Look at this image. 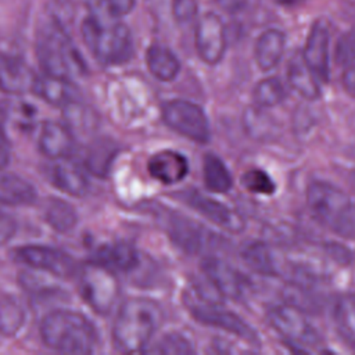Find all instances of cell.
Returning <instances> with one entry per match:
<instances>
[{
    "mask_svg": "<svg viewBox=\"0 0 355 355\" xmlns=\"http://www.w3.org/2000/svg\"><path fill=\"white\" fill-rule=\"evenodd\" d=\"M287 79L290 86L306 100H316L320 96L319 80L305 64L302 55H294L287 68Z\"/></svg>",
    "mask_w": 355,
    "mask_h": 355,
    "instance_id": "cell-22",
    "label": "cell"
},
{
    "mask_svg": "<svg viewBox=\"0 0 355 355\" xmlns=\"http://www.w3.org/2000/svg\"><path fill=\"white\" fill-rule=\"evenodd\" d=\"M146 61L153 76L164 82L175 79L180 71V62L176 55L159 44H154L147 50Z\"/></svg>",
    "mask_w": 355,
    "mask_h": 355,
    "instance_id": "cell-24",
    "label": "cell"
},
{
    "mask_svg": "<svg viewBox=\"0 0 355 355\" xmlns=\"http://www.w3.org/2000/svg\"><path fill=\"white\" fill-rule=\"evenodd\" d=\"M245 132L254 139H266L273 132L275 121L261 108H248L243 118Z\"/></svg>",
    "mask_w": 355,
    "mask_h": 355,
    "instance_id": "cell-32",
    "label": "cell"
},
{
    "mask_svg": "<svg viewBox=\"0 0 355 355\" xmlns=\"http://www.w3.org/2000/svg\"><path fill=\"white\" fill-rule=\"evenodd\" d=\"M14 233H15L14 219L0 211V245L11 240Z\"/></svg>",
    "mask_w": 355,
    "mask_h": 355,
    "instance_id": "cell-39",
    "label": "cell"
},
{
    "mask_svg": "<svg viewBox=\"0 0 355 355\" xmlns=\"http://www.w3.org/2000/svg\"><path fill=\"white\" fill-rule=\"evenodd\" d=\"M162 118L165 123L179 135L197 141L209 140V123L202 108L186 100H172L164 104Z\"/></svg>",
    "mask_w": 355,
    "mask_h": 355,
    "instance_id": "cell-7",
    "label": "cell"
},
{
    "mask_svg": "<svg viewBox=\"0 0 355 355\" xmlns=\"http://www.w3.org/2000/svg\"><path fill=\"white\" fill-rule=\"evenodd\" d=\"M202 270L214 288L229 298H241L245 291L244 277L229 263L219 258L208 257L202 261Z\"/></svg>",
    "mask_w": 355,
    "mask_h": 355,
    "instance_id": "cell-14",
    "label": "cell"
},
{
    "mask_svg": "<svg viewBox=\"0 0 355 355\" xmlns=\"http://www.w3.org/2000/svg\"><path fill=\"white\" fill-rule=\"evenodd\" d=\"M36 76L28 64L15 55L0 54V90L8 94H22L33 90Z\"/></svg>",
    "mask_w": 355,
    "mask_h": 355,
    "instance_id": "cell-15",
    "label": "cell"
},
{
    "mask_svg": "<svg viewBox=\"0 0 355 355\" xmlns=\"http://www.w3.org/2000/svg\"><path fill=\"white\" fill-rule=\"evenodd\" d=\"M286 37L279 29H268L258 37L255 43V61L262 71L273 69L284 53Z\"/></svg>",
    "mask_w": 355,
    "mask_h": 355,
    "instance_id": "cell-21",
    "label": "cell"
},
{
    "mask_svg": "<svg viewBox=\"0 0 355 355\" xmlns=\"http://www.w3.org/2000/svg\"><path fill=\"white\" fill-rule=\"evenodd\" d=\"M82 36L87 49L101 64H123L132 57V35L122 22L90 15L82 22Z\"/></svg>",
    "mask_w": 355,
    "mask_h": 355,
    "instance_id": "cell-4",
    "label": "cell"
},
{
    "mask_svg": "<svg viewBox=\"0 0 355 355\" xmlns=\"http://www.w3.org/2000/svg\"><path fill=\"white\" fill-rule=\"evenodd\" d=\"M79 287L85 301L98 313H110L119 294L114 272L92 262L82 269Z\"/></svg>",
    "mask_w": 355,
    "mask_h": 355,
    "instance_id": "cell-6",
    "label": "cell"
},
{
    "mask_svg": "<svg viewBox=\"0 0 355 355\" xmlns=\"http://www.w3.org/2000/svg\"><path fill=\"white\" fill-rule=\"evenodd\" d=\"M204 183L208 190L214 193H226L232 189L233 179L223 164V161L215 154H207L204 157Z\"/></svg>",
    "mask_w": 355,
    "mask_h": 355,
    "instance_id": "cell-27",
    "label": "cell"
},
{
    "mask_svg": "<svg viewBox=\"0 0 355 355\" xmlns=\"http://www.w3.org/2000/svg\"><path fill=\"white\" fill-rule=\"evenodd\" d=\"M243 186L257 194H272L276 190V184L272 178L262 169H250L241 178Z\"/></svg>",
    "mask_w": 355,
    "mask_h": 355,
    "instance_id": "cell-34",
    "label": "cell"
},
{
    "mask_svg": "<svg viewBox=\"0 0 355 355\" xmlns=\"http://www.w3.org/2000/svg\"><path fill=\"white\" fill-rule=\"evenodd\" d=\"M334 58L341 65L355 62V26L345 32L337 42Z\"/></svg>",
    "mask_w": 355,
    "mask_h": 355,
    "instance_id": "cell-35",
    "label": "cell"
},
{
    "mask_svg": "<svg viewBox=\"0 0 355 355\" xmlns=\"http://www.w3.org/2000/svg\"><path fill=\"white\" fill-rule=\"evenodd\" d=\"M103 7L114 18L129 12L133 7V0H103Z\"/></svg>",
    "mask_w": 355,
    "mask_h": 355,
    "instance_id": "cell-38",
    "label": "cell"
},
{
    "mask_svg": "<svg viewBox=\"0 0 355 355\" xmlns=\"http://www.w3.org/2000/svg\"><path fill=\"white\" fill-rule=\"evenodd\" d=\"M116 151H118L116 143H114L108 139L96 140L87 148L85 168L90 173L96 175L97 178H105L110 172V168L116 155Z\"/></svg>",
    "mask_w": 355,
    "mask_h": 355,
    "instance_id": "cell-26",
    "label": "cell"
},
{
    "mask_svg": "<svg viewBox=\"0 0 355 355\" xmlns=\"http://www.w3.org/2000/svg\"><path fill=\"white\" fill-rule=\"evenodd\" d=\"M39 148L46 157L53 159L68 157L73 150L72 129L67 123L46 122L39 135Z\"/></svg>",
    "mask_w": 355,
    "mask_h": 355,
    "instance_id": "cell-17",
    "label": "cell"
},
{
    "mask_svg": "<svg viewBox=\"0 0 355 355\" xmlns=\"http://www.w3.org/2000/svg\"><path fill=\"white\" fill-rule=\"evenodd\" d=\"M148 172L154 179L165 184H173L186 178L189 162L180 153L162 150L148 159Z\"/></svg>",
    "mask_w": 355,
    "mask_h": 355,
    "instance_id": "cell-19",
    "label": "cell"
},
{
    "mask_svg": "<svg viewBox=\"0 0 355 355\" xmlns=\"http://www.w3.org/2000/svg\"><path fill=\"white\" fill-rule=\"evenodd\" d=\"M286 97L282 82L276 78H266L254 87V100L259 107H273L280 104Z\"/></svg>",
    "mask_w": 355,
    "mask_h": 355,
    "instance_id": "cell-31",
    "label": "cell"
},
{
    "mask_svg": "<svg viewBox=\"0 0 355 355\" xmlns=\"http://www.w3.org/2000/svg\"><path fill=\"white\" fill-rule=\"evenodd\" d=\"M171 234L178 244L189 251H198L207 244V236L190 220H179Z\"/></svg>",
    "mask_w": 355,
    "mask_h": 355,
    "instance_id": "cell-30",
    "label": "cell"
},
{
    "mask_svg": "<svg viewBox=\"0 0 355 355\" xmlns=\"http://www.w3.org/2000/svg\"><path fill=\"white\" fill-rule=\"evenodd\" d=\"M49 180L61 191L71 196H83L89 190V180L82 166L68 157L54 159L47 169Z\"/></svg>",
    "mask_w": 355,
    "mask_h": 355,
    "instance_id": "cell-16",
    "label": "cell"
},
{
    "mask_svg": "<svg viewBox=\"0 0 355 355\" xmlns=\"http://www.w3.org/2000/svg\"><path fill=\"white\" fill-rule=\"evenodd\" d=\"M158 352L161 354H191L193 348L190 343L180 334L173 333L165 336L158 344Z\"/></svg>",
    "mask_w": 355,
    "mask_h": 355,
    "instance_id": "cell-36",
    "label": "cell"
},
{
    "mask_svg": "<svg viewBox=\"0 0 355 355\" xmlns=\"http://www.w3.org/2000/svg\"><path fill=\"white\" fill-rule=\"evenodd\" d=\"M172 11L178 21L187 22L197 12V3H196V0H173Z\"/></svg>",
    "mask_w": 355,
    "mask_h": 355,
    "instance_id": "cell-37",
    "label": "cell"
},
{
    "mask_svg": "<svg viewBox=\"0 0 355 355\" xmlns=\"http://www.w3.org/2000/svg\"><path fill=\"white\" fill-rule=\"evenodd\" d=\"M33 92L44 101L57 107L65 108L67 105L79 101V92L71 79L49 73L36 78Z\"/></svg>",
    "mask_w": 355,
    "mask_h": 355,
    "instance_id": "cell-18",
    "label": "cell"
},
{
    "mask_svg": "<svg viewBox=\"0 0 355 355\" xmlns=\"http://www.w3.org/2000/svg\"><path fill=\"white\" fill-rule=\"evenodd\" d=\"M186 305L198 322L226 330L251 344H258L257 331L247 324L245 320L236 313L223 309L218 302L202 300L201 297H191L187 298Z\"/></svg>",
    "mask_w": 355,
    "mask_h": 355,
    "instance_id": "cell-9",
    "label": "cell"
},
{
    "mask_svg": "<svg viewBox=\"0 0 355 355\" xmlns=\"http://www.w3.org/2000/svg\"><path fill=\"white\" fill-rule=\"evenodd\" d=\"M273 1L277 3V4H282V6H294V4H298L304 0H273Z\"/></svg>",
    "mask_w": 355,
    "mask_h": 355,
    "instance_id": "cell-43",
    "label": "cell"
},
{
    "mask_svg": "<svg viewBox=\"0 0 355 355\" xmlns=\"http://www.w3.org/2000/svg\"><path fill=\"white\" fill-rule=\"evenodd\" d=\"M36 54L42 68L49 75L72 80L86 71L73 43L55 22H49L40 28L36 39Z\"/></svg>",
    "mask_w": 355,
    "mask_h": 355,
    "instance_id": "cell-5",
    "label": "cell"
},
{
    "mask_svg": "<svg viewBox=\"0 0 355 355\" xmlns=\"http://www.w3.org/2000/svg\"><path fill=\"white\" fill-rule=\"evenodd\" d=\"M8 158H10L8 141L4 136H1L0 137V171L8 164Z\"/></svg>",
    "mask_w": 355,
    "mask_h": 355,
    "instance_id": "cell-42",
    "label": "cell"
},
{
    "mask_svg": "<svg viewBox=\"0 0 355 355\" xmlns=\"http://www.w3.org/2000/svg\"><path fill=\"white\" fill-rule=\"evenodd\" d=\"M306 202L313 218L348 240H355V201L337 186L315 180L306 190Z\"/></svg>",
    "mask_w": 355,
    "mask_h": 355,
    "instance_id": "cell-3",
    "label": "cell"
},
{
    "mask_svg": "<svg viewBox=\"0 0 355 355\" xmlns=\"http://www.w3.org/2000/svg\"><path fill=\"white\" fill-rule=\"evenodd\" d=\"M196 49L200 58L209 64H218L226 50V32L222 19L214 14L202 15L196 26Z\"/></svg>",
    "mask_w": 355,
    "mask_h": 355,
    "instance_id": "cell-10",
    "label": "cell"
},
{
    "mask_svg": "<svg viewBox=\"0 0 355 355\" xmlns=\"http://www.w3.org/2000/svg\"><path fill=\"white\" fill-rule=\"evenodd\" d=\"M36 200L35 187L18 175L0 171V202L6 205H28Z\"/></svg>",
    "mask_w": 355,
    "mask_h": 355,
    "instance_id": "cell-23",
    "label": "cell"
},
{
    "mask_svg": "<svg viewBox=\"0 0 355 355\" xmlns=\"http://www.w3.org/2000/svg\"><path fill=\"white\" fill-rule=\"evenodd\" d=\"M333 318L340 336L355 347V295H343L336 301Z\"/></svg>",
    "mask_w": 355,
    "mask_h": 355,
    "instance_id": "cell-28",
    "label": "cell"
},
{
    "mask_svg": "<svg viewBox=\"0 0 355 355\" xmlns=\"http://www.w3.org/2000/svg\"><path fill=\"white\" fill-rule=\"evenodd\" d=\"M162 311L148 298H132L123 302L118 311L112 338L122 352L143 351L153 334L161 326Z\"/></svg>",
    "mask_w": 355,
    "mask_h": 355,
    "instance_id": "cell-1",
    "label": "cell"
},
{
    "mask_svg": "<svg viewBox=\"0 0 355 355\" xmlns=\"http://www.w3.org/2000/svg\"><path fill=\"white\" fill-rule=\"evenodd\" d=\"M43 343L62 354H90L97 341L90 320L79 312L58 309L47 313L40 323Z\"/></svg>",
    "mask_w": 355,
    "mask_h": 355,
    "instance_id": "cell-2",
    "label": "cell"
},
{
    "mask_svg": "<svg viewBox=\"0 0 355 355\" xmlns=\"http://www.w3.org/2000/svg\"><path fill=\"white\" fill-rule=\"evenodd\" d=\"M186 202L194 209H197L208 220L214 222L215 225L227 232L239 233L245 227V222L240 214L234 212L225 204L209 197H205L197 191L187 193Z\"/></svg>",
    "mask_w": 355,
    "mask_h": 355,
    "instance_id": "cell-13",
    "label": "cell"
},
{
    "mask_svg": "<svg viewBox=\"0 0 355 355\" xmlns=\"http://www.w3.org/2000/svg\"><path fill=\"white\" fill-rule=\"evenodd\" d=\"M243 259L257 273L276 276L280 272L275 251L265 243L255 241L245 245L243 250Z\"/></svg>",
    "mask_w": 355,
    "mask_h": 355,
    "instance_id": "cell-25",
    "label": "cell"
},
{
    "mask_svg": "<svg viewBox=\"0 0 355 355\" xmlns=\"http://www.w3.org/2000/svg\"><path fill=\"white\" fill-rule=\"evenodd\" d=\"M24 323L22 308L12 300L0 301V333L11 336L19 330Z\"/></svg>",
    "mask_w": 355,
    "mask_h": 355,
    "instance_id": "cell-33",
    "label": "cell"
},
{
    "mask_svg": "<svg viewBox=\"0 0 355 355\" xmlns=\"http://www.w3.org/2000/svg\"><path fill=\"white\" fill-rule=\"evenodd\" d=\"M93 262L115 272H126L136 268L139 255L136 250L126 243L103 244L94 252Z\"/></svg>",
    "mask_w": 355,
    "mask_h": 355,
    "instance_id": "cell-20",
    "label": "cell"
},
{
    "mask_svg": "<svg viewBox=\"0 0 355 355\" xmlns=\"http://www.w3.org/2000/svg\"><path fill=\"white\" fill-rule=\"evenodd\" d=\"M15 258L32 268L67 277L73 272V261L60 250L46 245H24L15 250Z\"/></svg>",
    "mask_w": 355,
    "mask_h": 355,
    "instance_id": "cell-11",
    "label": "cell"
},
{
    "mask_svg": "<svg viewBox=\"0 0 355 355\" xmlns=\"http://www.w3.org/2000/svg\"><path fill=\"white\" fill-rule=\"evenodd\" d=\"M1 136H4V135H3V132H1V129H0V137H1Z\"/></svg>",
    "mask_w": 355,
    "mask_h": 355,
    "instance_id": "cell-44",
    "label": "cell"
},
{
    "mask_svg": "<svg viewBox=\"0 0 355 355\" xmlns=\"http://www.w3.org/2000/svg\"><path fill=\"white\" fill-rule=\"evenodd\" d=\"M44 216L47 223L61 233L72 230L78 222V215L73 207L58 198H51L47 201Z\"/></svg>",
    "mask_w": 355,
    "mask_h": 355,
    "instance_id": "cell-29",
    "label": "cell"
},
{
    "mask_svg": "<svg viewBox=\"0 0 355 355\" xmlns=\"http://www.w3.org/2000/svg\"><path fill=\"white\" fill-rule=\"evenodd\" d=\"M268 320L270 326L280 333L291 345L300 348L315 347L320 337L315 327L308 322L302 311L291 304L276 305L268 311Z\"/></svg>",
    "mask_w": 355,
    "mask_h": 355,
    "instance_id": "cell-8",
    "label": "cell"
},
{
    "mask_svg": "<svg viewBox=\"0 0 355 355\" xmlns=\"http://www.w3.org/2000/svg\"><path fill=\"white\" fill-rule=\"evenodd\" d=\"M222 8L226 11H239L244 8V6L248 3V0H218Z\"/></svg>",
    "mask_w": 355,
    "mask_h": 355,
    "instance_id": "cell-41",
    "label": "cell"
},
{
    "mask_svg": "<svg viewBox=\"0 0 355 355\" xmlns=\"http://www.w3.org/2000/svg\"><path fill=\"white\" fill-rule=\"evenodd\" d=\"M329 28L323 21H318L309 31L302 51V58L313 75L320 82L329 79Z\"/></svg>",
    "mask_w": 355,
    "mask_h": 355,
    "instance_id": "cell-12",
    "label": "cell"
},
{
    "mask_svg": "<svg viewBox=\"0 0 355 355\" xmlns=\"http://www.w3.org/2000/svg\"><path fill=\"white\" fill-rule=\"evenodd\" d=\"M343 85H344V89L352 97H355V64L348 67L344 71V73H343Z\"/></svg>",
    "mask_w": 355,
    "mask_h": 355,
    "instance_id": "cell-40",
    "label": "cell"
}]
</instances>
